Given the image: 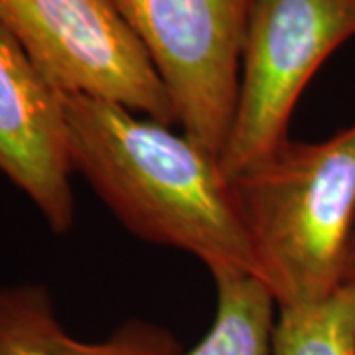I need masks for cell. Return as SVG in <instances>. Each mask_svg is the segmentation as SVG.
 <instances>
[{
	"label": "cell",
	"instance_id": "obj_1",
	"mask_svg": "<svg viewBox=\"0 0 355 355\" xmlns=\"http://www.w3.org/2000/svg\"><path fill=\"white\" fill-rule=\"evenodd\" d=\"M67 146L79 172L142 241L193 254L216 277L266 272L219 158L123 105L62 95Z\"/></svg>",
	"mask_w": 355,
	"mask_h": 355
},
{
	"label": "cell",
	"instance_id": "obj_2",
	"mask_svg": "<svg viewBox=\"0 0 355 355\" xmlns=\"http://www.w3.org/2000/svg\"><path fill=\"white\" fill-rule=\"evenodd\" d=\"M231 184L277 304L342 288L355 231V125L320 142L286 140Z\"/></svg>",
	"mask_w": 355,
	"mask_h": 355
},
{
	"label": "cell",
	"instance_id": "obj_3",
	"mask_svg": "<svg viewBox=\"0 0 355 355\" xmlns=\"http://www.w3.org/2000/svg\"><path fill=\"white\" fill-rule=\"evenodd\" d=\"M355 36V0H253L233 125L219 154L227 180L288 140L308 81Z\"/></svg>",
	"mask_w": 355,
	"mask_h": 355
},
{
	"label": "cell",
	"instance_id": "obj_4",
	"mask_svg": "<svg viewBox=\"0 0 355 355\" xmlns=\"http://www.w3.org/2000/svg\"><path fill=\"white\" fill-rule=\"evenodd\" d=\"M0 26L60 95L176 125L164 85L114 0H0Z\"/></svg>",
	"mask_w": 355,
	"mask_h": 355
},
{
	"label": "cell",
	"instance_id": "obj_5",
	"mask_svg": "<svg viewBox=\"0 0 355 355\" xmlns=\"http://www.w3.org/2000/svg\"><path fill=\"white\" fill-rule=\"evenodd\" d=\"M172 101L182 132L219 154L233 125L253 0H114Z\"/></svg>",
	"mask_w": 355,
	"mask_h": 355
},
{
	"label": "cell",
	"instance_id": "obj_6",
	"mask_svg": "<svg viewBox=\"0 0 355 355\" xmlns=\"http://www.w3.org/2000/svg\"><path fill=\"white\" fill-rule=\"evenodd\" d=\"M0 174L34 203L53 233L76 219L73 166L62 95L0 26Z\"/></svg>",
	"mask_w": 355,
	"mask_h": 355
},
{
	"label": "cell",
	"instance_id": "obj_7",
	"mask_svg": "<svg viewBox=\"0 0 355 355\" xmlns=\"http://www.w3.org/2000/svg\"><path fill=\"white\" fill-rule=\"evenodd\" d=\"M0 355H180L170 334L142 320L123 324L105 342H81L55 316L38 284L0 286Z\"/></svg>",
	"mask_w": 355,
	"mask_h": 355
},
{
	"label": "cell",
	"instance_id": "obj_8",
	"mask_svg": "<svg viewBox=\"0 0 355 355\" xmlns=\"http://www.w3.org/2000/svg\"><path fill=\"white\" fill-rule=\"evenodd\" d=\"M214 280V326L191 352L180 355H272L275 308L279 304L268 286L241 272H221Z\"/></svg>",
	"mask_w": 355,
	"mask_h": 355
},
{
	"label": "cell",
	"instance_id": "obj_9",
	"mask_svg": "<svg viewBox=\"0 0 355 355\" xmlns=\"http://www.w3.org/2000/svg\"><path fill=\"white\" fill-rule=\"evenodd\" d=\"M272 355H355V286L324 300L279 306Z\"/></svg>",
	"mask_w": 355,
	"mask_h": 355
},
{
	"label": "cell",
	"instance_id": "obj_10",
	"mask_svg": "<svg viewBox=\"0 0 355 355\" xmlns=\"http://www.w3.org/2000/svg\"><path fill=\"white\" fill-rule=\"evenodd\" d=\"M343 284H354L355 286V231H354V237H352V245H349V253H347Z\"/></svg>",
	"mask_w": 355,
	"mask_h": 355
}]
</instances>
